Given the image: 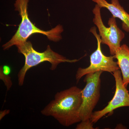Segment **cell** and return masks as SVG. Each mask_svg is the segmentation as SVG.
Wrapping results in <instances>:
<instances>
[{
    "instance_id": "obj_9",
    "label": "cell",
    "mask_w": 129,
    "mask_h": 129,
    "mask_svg": "<svg viewBox=\"0 0 129 129\" xmlns=\"http://www.w3.org/2000/svg\"><path fill=\"white\" fill-rule=\"evenodd\" d=\"M122 74L124 85L127 87L129 84V47L123 44L114 55Z\"/></svg>"
},
{
    "instance_id": "obj_10",
    "label": "cell",
    "mask_w": 129,
    "mask_h": 129,
    "mask_svg": "<svg viewBox=\"0 0 129 129\" xmlns=\"http://www.w3.org/2000/svg\"><path fill=\"white\" fill-rule=\"evenodd\" d=\"M11 72V68L8 66H2L0 68V79L5 83L7 91H9L12 85L11 78L9 76Z\"/></svg>"
},
{
    "instance_id": "obj_4",
    "label": "cell",
    "mask_w": 129,
    "mask_h": 129,
    "mask_svg": "<svg viewBox=\"0 0 129 129\" xmlns=\"http://www.w3.org/2000/svg\"><path fill=\"white\" fill-rule=\"evenodd\" d=\"M90 32L92 33L97 40V48L90 56V64L85 68H79L77 70L75 78L77 83L83 76L88 74L98 72H114L119 69L117 61L114 60V55L107 56L105 55L102 51V41L100 35L96 32L95 27L91 28Z\"/></svg>"
},
{
    "instance_id": "obj_2",
    "label": "cell",
    "mask_w": 129,
    "mask_h": 129,
    "mask_svg": "<svg viewBox=\"0 0 129 129\" xmlns=\"http://www.w3.org/2000/svg\"><path fill=\"white\" fill-rule=\"evenodd\" d=\"M18 52L22 53L25 57V63L18 74V85H23L25 75L29 70L44 62H48L51 64L50 69L54 71L56 69L58 65L61 63H74L78 61L79 59L70 60L63 56L52 50L48 45L46 50L43 52H39L35 50L30 41L25 42L16 45Z\"/></svg>"
},
{
    "instance_id": "obj_11",
    "label": "cell",
    "mask_w": 129,
    "mask_h": 129,
    "mask_svg": "<svg viewBox=\"0 0 129 129\" xmlns=\"http://www.w3.org/2000/svg\"><path fill=\"white\" fill-rule=\"evenodd\" d=\"M93 124L90 119L81 121L76 126V129H94Z\"/></svg>"
},
{
    "instance_id": "obj_8",
    "label": "cell",
    "mask_w": 129,
    "mask_h": 129,
    "mask_svg": "<svg viewBox=\"0 0 129 129\" xmlns=\"http://www.w3.org/2000/svg\"><path fill=\"white\" fill-rule=\"evenodd\" d=\"M101 8H106L112 16L119 19L122 22V27L124 30L129 32V14L120 5L118 0H111V3L106 0H92Z\"/></svg>"
},
{
    "instance_id": "obj_1",
    "label": "cell",
    "mask_w": 129,
    "mask_h": 129,
    "mask_svg": "<svg viewBox=\"0 0 129 129\" xmlns=\"http://www.w3.org/2000/svg\"><path fill=\"white\" fill-rule=\"evenodd\" d=\"M82 90L76 86L57 92L54 99L41 110L42 115L51 117L63 126L81 121L79 110L82 103Z\"/></svg>"
},
{
    "instance_id": "obj_5",
    "label": "cell",
    "mask_w": 129,
    "mask_h": 129,
    "mask_svg": "<svg viewBox=\"0 0 129 129\" xmlns=\"http://www.w3.org/2000/svg\"><path fill=\"white\" fill-rule=\"evenodd\" d=\"M101 8L97 4L95 6L92 10L94 14L93 22L99 30L102 44L107 45L111 55H114L121 46L120 43L124 39L125 34L118 27L116 18L113 16L108 20V24L109 27H108L104 25L101 14Z\"/></svg>"
},
{
    "instance_id": "obj_7",
    "label": "cell",
    "mask_w": 129,
    "mask_h": 129,
    "mask_svg": "<svg viewBox=\"0 0 129 129\" xmlns=\"http://www.w3.org/2000/svg\"><path fill=\"white\" fill-rule=\"evenodd\" d=\"M115 79V90L114 96L107 106L102 110L92 113L90 120L96 123L108 114H111L117 109L122 107H129V92L123 83L120 70L113 73Z\"/></svg>"
},
{
    "instance_id": "obj_6",
    "label": "cell",
    "mask_w": 129,
    "mask_h": 129,
    "mask_svg": "<svg viewBox=\"0 0 129 129\" xmlns=\"http://www.w3.org/2000/svg\"><path fill=\"white\" fill-rule=\"evenodd\" d=\"M103 72H98L85 75L86 83L82 90V103L79 110L81 121L90 119L93 111L99 102L101 88V76Z\"/></svg>"
},
{
    "instance_id": "obj_3",
    "label": "cell",
    "mask_w": 129,
    "mask_h": 129,
    "mask_svg": "<svg viewBox=\"0 0 129 129\" xmlns=\"http://www.w3.org/2000/svg\"><path fill=\"white\" fill-rule=\"evenodd\" d=\"M29 1L16 0L14 4L15 9L19 12L22 21L18 29L11 39L3 46V50L9 49L13 46L25 42L29 36L37 33L46 36L52 41H58L61 39V34L63 30L61 25H58L50 30L45 31L37 28L29 20L27 12Z\"/></svg>"
}]
</instances>
